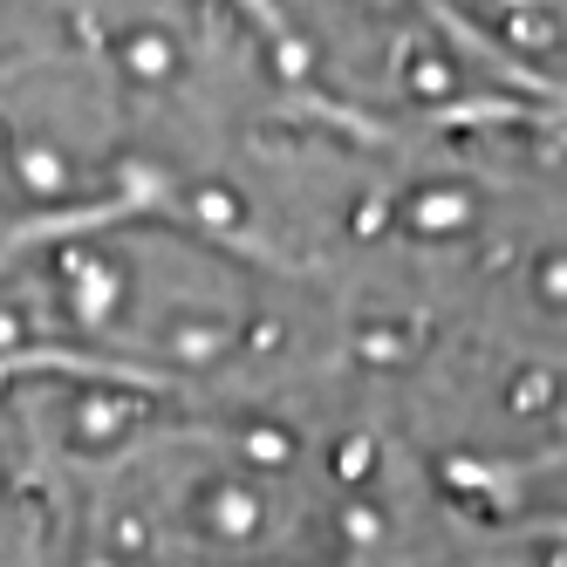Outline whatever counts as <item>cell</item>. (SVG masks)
<instances>
[{
	"instance_id": "cell-1",
	"label": "cell",
	"mask_w": 567,
	"mask_h": 567,
	"mask_svg": "<svg viewBox=\"0 0 567 567\" xmlns=\"http://www.w3.org/2000/svg\"><path fill=\"white\" fill-rule=\"evenodd\" d=\"M472 42H478V49H493V55H506V62H499L506 83H554V75L567 69V28H554L547 14L526 21L519 42H506V34H493V28H485V34L472 28Z\"/></svg>"
}]
</instances>
